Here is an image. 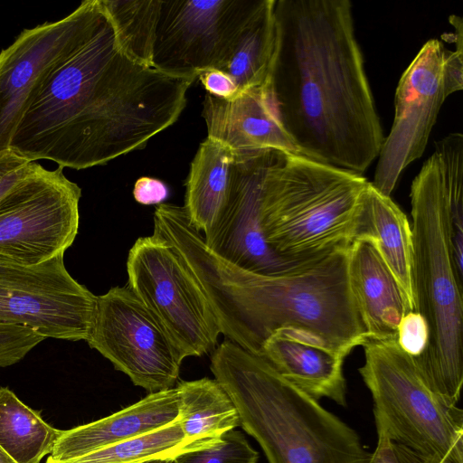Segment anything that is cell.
Instances as JSON below:
<instances>
[{
	"instance_id": "cell-19",
	"label": "cell",
	"mask_w": 463,
	"mask_h": 463,
	"mask_svg": "<svg viewBox=\"0 0 463 463\" xmlns=\"http://www.w3.org/2000/svg\"><path fill=\"white\" fill-rule=\"evenodd\" d=\"M260 357L287 381L317 400L346 405L345 358L325 346L284 332L263 344Z\"/></svg>"
},
{
	"instance_id": "cell-6",
	"label": "cell",
	"mask_w": 463,
	"mask_h": 463,
	"mask_svg": "<svg viewBox=\"0 0 463 463\" xmlns=\"http://www.w3.org/2000/svg\"><path fill=\"white\" fill-rule=\"evenodd\" d=\"M368 182L363 175L269 148L260 203L268 246L294 264L350 246Z\"/></svg>"
},
{
	"instance_id": "cell-31",
	"label": "cell",
	"mask_w": 463,
	"mask_h": 463,
	"mask_svg": "<svg viewBox=\"0 0 463 463\" xmlns=\"http://www.w3.org/2000/svg\"><path fill=\"white\" fill-rule=\"evenodd\" d=\"M32 164L10 149L0 151V199L29 172Z\"/></svg>"
},
{
	"instance_id": "cell-24",
	"label": "cell",
	"mask_w": 463,
	"mask_h": 463,
	"mask_svg": "<svg viewBox=\"0 0 463 463\" xmlns=\"http://www.w3.org/2000/svg\"><path fill=\"white\" fill-rule=\"evenodd\" d=\"M275 0H262L221 71L228 73L241 92L267 84L276 49Z\"/></svg>"
},
{
	"instance_id": "cell-14",
	"label": "cell",
	"mask_w": 463,
	"mask_h": 463,
	"mask_svg": "<svg viewBox=\"0 0 463 463\" xmlns=\"http://www.w3.org/2000/svg\"><path fill=\"white\" fill-rule=\"evenodd\" d=\"M101 10L99 0H85L59 21L24 29L0 52V151L9 149L33 90L81 44Z\"/></svg>"
},
{
	"instance_id": "cell-12",
	"label": "cell",
	"mask_w": 463,
	"mask_h": 463,
	"mask_svg": "<svg viewBox=\"0 0 463 463\" xmlns=\"http://www.w3.org/2000/svg\"><path fill=\"white\" fill-rule=\"evenodd\" d=\"M64 254L33 266L0 262V324L45 338L87 340L97 296L68 272Z\"/></svg>"
},
{
	"instance_id": "cell-10",
	"label": "cell",
	"mask_w": 463,
	"mask_h": 463,
	"mask_svg": "<svg viewBox=\"0 0 463 463\" xmlns=\"http://www.w3.org/2000/svg\"><path fill=\"white\" fill-rule=\"evenodd\" d=\"M86 341L116 370L149 393L174 388L185 358L128 285L97 296Z\"/></svg>"
},
{
	"instance_id": "cell-34",
	"label": "cell",
	"mask_w": 463,
	"mask_h": 463,
	"mask_svg": "<svg viewBox=\"0 0 463 463\" xmlns=\"http://www.w3.org/2000/svg\"><path fill=\"white\" fill-rule=\"evenodd\" d=\"M0 463H16L7 453L0 447Z\"/></svg>"
},
{
	"instance_id": "cell-30",
	"label": "cell",
	"mask_w": 463,
	"mask_h": 463,
	"mask_svg": "<svg viewBox=\"0 0 463 463\" xmlns=\"http://www.w3.org/2000/svg\"><path fill=\"white\" fill-rule=\"evenodd\" d=\"M376 430L377 445L368 463H431L392 441L382 428Z\"/></svg>"
},
{
	"instance_id": "cell-20",
	"label": "cell",
	"mask_w": 463,
	"mask_h": 463,
	"mask_svg": "<svg viewBox=\"0 0 463 463\" xmlns=\"http://www.w3.org/2000/svg\"><path fill=\"white\" fill-rule=\"evenodd\" d=\"M355 239L373 242L397 280L410 312L415 311L412 286V232L406 214L368 182L357 215Z\"/></svg>"
},
{
	"instance_id": "cell-2",
	"label": "cell",
	"mask_w": 463,
	"mask_h": 463,
	"mask_svg": "<svg viewBox=\"0 0 463 463\" xmlns=\"http://www.w3.org/2000/svg\"><path fill=\"white\" fill-rule=\"evenodd\" d=\"M272 109L307 158L363 175L384 140L348 0H275Z\"/></svg>"
},
{
	"instance_id": "cell-1",
	"label": "cell",
	"mask_w": 463,
	"mask_h": 463,
	"mask_svg": "<svg viewBox=\"0 0 463 463\" xmlns=\"http://www.w3.org/2000/svg\"><path fill=\"white\" fill-rule=\"evenodd\" d=\"M195 80L134 61L102 5L81 44L31 92L8 148L63 168L105 165L172 126Z\"/></svg>"
},
{
	"instance_id": "cell-3",
	"label": "cell",
	"mask_w": 463,
	"mask_h": 463,
	"mask_svg": "<svg viewBox=\"0 0 463 463\" xmlns=\"http://www.w3.org/2000/svg\"><path fill=\"white\" fill-rule=\"evenodd\" d=\"M156 234L175 247L194 276L221 334L245 351L259 356L277 332L317 343L344 358L367 340L349 284L350 246L267 275L241 269L211 250L184 210L165 217Z\"/></svg>"
},
{
	"instance_id": "cell-29",
	"label": "cell",
	"mask_w": 463,
	"mask_h": 463,
	"mask_svg": "<svg viewBox=\"0 0 463 463\" xmlns=\"http://www.w3.org/2000/svg\"><path fill=\"white\" fill-rule=\"evenodd\" d=\"M429 327L423 317L417 311L407 313L397 330V343L410 355L417 358L429 344Z\"/></svg>"
},
{
	"instance_id": "cell-26",
	"label": "cell",
	"mask_w": 463,
	"mask_h": 463,
	"mask_svg": "<svg viewBox=\"0 0 463 463\" xmlns=\"http://www.w3.org/2000/svg\"><path fill=\"white\" fill-rule=\"evenodd\" d=\"M118 40L134 61L153 67V46L162 0H100Z\"/></svg>"
},
{
	"instance_id": "cell-18",
	"label": "cell",
	"mask_w": 463,
	"mask_h": 463,
	"mask_svg": "<svg viewBox=\"0 0 463 463\" xmlns=\"http://www.w3.org/2000/svg\"><path fill=\"white\" fill-rule=\"evenodd\" d=\"M348 279L367 340L395 338L402 317L410 311L397 280L372 241H352Z\"/></svg>"
},
{
	"instance_id": "cell-37",
	"label": "cell",
	"mask_w": 463,
	"mask_h": 463,
	"mask_svg": "<svg viewBox=\"0 0 463 463\" xmlns=\"http://www.w3.org/2000/svg\"><path fill=\"white\" fill-rule=\"evenodd\" d=\"M0 262H5V261L0 260Z\"/></svg>"
},
{
	"instance_id": "cell-23",
	"label": "cell",
	"mask_w": 463,
	"mask_h": 463,
	"mask_svg": "<svg viewBox=\"0 0 463 463\" xmlns=\"http://www.w3.org/2000/svg\"><path fill=\"white\" fill-rule=\"evenodd\" d=\"M61 432L9 388L0 387V447L16 463H41Z\"/></svg>"
},
{
	"instance_id": "cell-5",
	"label": "cell",
	"mask_w": 463,
	"mask_h": 463,
	"mask_svg": "<svg viewBox=\"0 0 463 463\" xmlns=\"http://www.w3.org/2000/svg\"><path fill=\"white\" fill-rule=\"evenodd\" d=\"M210 368L269 463L369 462L371 452L353 428L263 358L225 341L213 350Z\"/></svg>"
},
{
	"instance_id": "cell-17",
	"label": "cell",
	"mask_w": 463,
	"mask_h": 463,
	"mask_svg": "<svg viewBox=\"0 0 463 463\" xmlns=\"http://www.w3.org/2000/svg\"><path fill=\"white\" fill-rule=\"evenodd\" d=\"M177 388L151 392L107 417L61 430L47 460L65 461L173 423L180 418Z\"/></svg>"
},
{
	"instance_id": "cell-22",
	"label": "cell",
	"mask_w": 463,
	"mask_h": 463,
	"mask_svg": "<svg viewBox=\"0 0 463 463\" xmlns=\"http://www.w3.org/2000/svg\"><path fill=\"white\" fill-rule=\"evenodd\" d=\"M180 399V425L187 441L204 448L241 427L232 400L215 379L184 381L175 385Z\"/></svg>"
},
{
	"instance_id": "cell-36",
	"label": "cell",
	"mask_w": 463,
	"mask_h": 463,
	"mask_svg": "<svg viewBox=\"0 0 463 463\" xmlns=\"http://www.w3.org/2000/svg\"><path fill=\"white\" fill-rule=\"evenodd\" d=\"M431 463H452V462H449V461H440V462H431Z\"/></svg>"
},
{
	"instance_id": "cell-27",
	"label": "cell",
	"mask_w": 463,
	"mask_h": 463,
	"mask_svg": "<svg viewBox=\"0 0 463 463\" xmlns=\"http://www.w3.org/2000/svg\"><path fill=\"white\" fill-rule=\"evenodd\" d=\"M258 459V451L234 429L210 446L175 456L172 463H257Z\"/></svg>"
},
{
	"instance_id": "cell-11",
	"label": "cell",
	"mask_w": 463,
	"mask_h": 463,
	"mask_svg": "<svg viewBox=\"0 0 463 463\" xmlns=\"http://www.w3.org/2000/svg\"><path fill=\"white\" fill-rule=\"evenodd\" d=\"M261 1H162L153 67L195 79L205 71L222 70Z\"/></svg>"
},
{
	"instance_id": "cell-25",
	"label": "cell",
	"mask_w": 463,
	"mask_h": 463,
	"mask_svg": "<svg viewBox=\"0 0 463 463\" xmlns=\"http://www.w3.org/2000/svg\"><path fill=\"white\" fill-rule=\"evenodd\" d=\"M180 419V418H179ZM179 419L152 432L65 461L46 463H143L202 449L186 440Z\"/></svg>"
},
{
	"instance_id": "cell-16",
	"label": "cell",
	"mask_w": 463,
	"mask_h": 463,
	"mask_svg": "<svg viewBox=\"0 0 463 463\" xmlns=\"http://www.w3.org/2000/svg\"><path fill=\"white\" fill-rule=\"evenodd\" d=\"M202 116L208 137L233 151L275 148L306 157L279 121L266 85L248 89L232 99L207 93Z\"/></svg>"
},
{
	"instance_id": "cell-28",
	"label": "cell",
	"mask_w": 463,
	"mask_h": 463,
	"mask_svg": "<svg viewBox=\"0 0 463 463\" xmlns=\"http://www.w3.org/2000/svg\"><path fill=\"white\" fill-rule=\"evenodd\" d=\"M44 339L26 326L0 324V367L18 363Z\"/></svg>"
},
{
	"instance_id": "cell-13",
	"label": "cell",
	"mask_w": 463,
	"mask_h": 463,
	"mask_svg": "<svg viewBox=\"0 0 463 463\" xmlns=\"http://www.w3.org/2000/svg\"><path fill=\"white\" fill-rule=\"evenodd\" d=\"M447 52L440 41L429 40L399 80L393 123L371 182L385 196H391L402 171L423 155L440 108L453 93L445 71Z\"/></svg>"
},
{
	"instance_id": "cell-8",
	"label": "cell",
	"mask_w": 463,
	"mask_h": 463,
	"mask_svg": "<svg viewBox=\"0 0 463 463\" xmlns=\"http://www.w3.org/2000/svg\"><path fill=\"white\" fill-rule=\"evenodd\" d=\"M128 287L184 355L215 349L221 329L194 276L175 247L152 234L138 238L127 260Z\"/></svg>"
},
{
	"instance_id": "cell-4",
	"label": "cell",
	"mask_w": 463,
	"mask_h": 463,
	"mask_svg": "<svg viewBox=\"0 0 463 463\" xmlns=\"http://www.w3.org/2000/svg\"><path fill=\"white\" fill-rule=\"evenodd\" d=\"M412 286L429 344L415 358L430 387L452 404L463 383L462 279L452 256L450 213L463 200V135L437 141L411 185Z\"/></svg>"
},
{
	"instance_id": "cell-32",
	"label": "cell",
	"mask_w": 463,
	"mask_h": 463,
	"mask_svg": "<svg viewBox=\"0 0 463 463\" xmlns=\"http://www.w3.org/2000/svg\"><path fill=\"white\" fill-rule=\"evenodd\" d=\"M198 78L207 93L217 98L232 99L241 93L235 80L223 71L208 70L199 74Z\"/></svg>"
},
{
	"instance_id": "cell-7",
	"label": "cell",
	"mask_w": 463,
	"mask_h": 463,
	"mask_svg": "<svg viewBox=\"0 0 463 463\" xmlns=\"http://www.w3.org/2000/svg\"><path fill=\"white\" fill-rule=\"evenodd\" d=\"M359 368L376 427L427 461L463 463V411L435 392L397 339L366 340Z\"/></svg>"
},
{
	"instance_id": "cell-15",
	"label": "cell",
	"mask_w": 463,
	"mask_h": 463,
	"mask_svg": "<svg viewBox=\"0 0 463 463\" xmlns=\"http://www.w3.org/2000/svg\"><path fill=\"white\" fill-rule=\"evenodd\" d=\"M269 151V148L233 151L224 207L213 227L203 236L211 250L232 264L272 275L299 264L275 254L261 231L260 203Z\"/></svg>"
},
{
	"instance_id": "cell-33",
	"label": "cell",
	"mask_w": 463,
	"mask_h": 463,
	"mask_svg": "<svg viewBox=\"0 0 463 463\" xmlns=\"http://www.w3.org/2000/svg\"><path fill=\"white\" fill-rule=\"evenodd\" d=\"M169 195L168 187L159 179L143 176L134 185V199L144 205L161 204Z\"/></svg>"
},
{
	"instance_id": "cell-21",
	"label": "cell",
	"mask_w": 463,
	"mask_h": 463,
	"mask_svg": "<svg viewBox=\"0 0 463 463\" xmlns=\"http://www.w3.org/2000/svg\"><path fill=\"white\" fill-rule=\"evenodd\" d=\"M232 161L230 146L207 137L191 163L184 207L191 224L203 235L213 227L224 207Z\"/></svg>"
},
{
	"instance_id": "cell-9",
	"label": "cell",
	"mask_w": 463,
	"mask_h": 463,
	"mask_svg": "<svg viewBox=\"0 0 463 463\" xmlns=\"http://www.w3.org/2000/svg\"><path fill=\"white\" fill-rule=\"evenodd\" d=\"M80 197L63 167L33 162L0 199V260L33 266L64 254L78 234Z\"/></svg>"
},
{
	"instance_id": "cell-35",
	"label": "cell",
	"mask_w": 463,
	"mask_h": 463,
	"mask_svg": "<svg viewBox=\"0 0 463 463\" xmlns=\"http://www.w3.org/2000/svg\"><path fill=\"white\" fill-rule=\"evenodd\" d=\"M143 463H172V459L170 458H160V459H153V460H148V461H145Z\"/></svg>"
}]
</instances>
